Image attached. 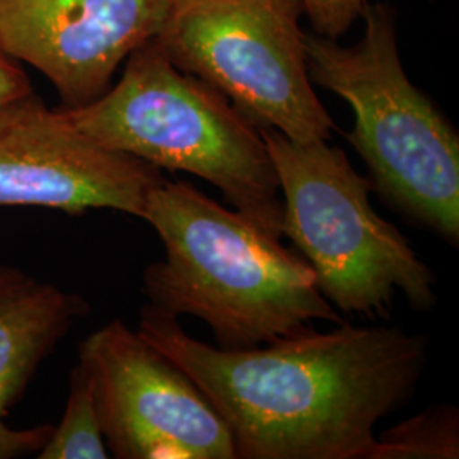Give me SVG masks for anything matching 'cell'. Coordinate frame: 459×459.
Masks as SVG:
<instances>
[{
    "instance_id": "277c9868",
    "label": "cell",
    "mask_w": 459,
    "mask_h": 459,
    "mask_svg": "<svg viewBox=\"0 0 459 459\" xmlns=\"http://www.w3.org/2000/svg\"><path fill=\"white\" fill-rule=\"evenodd\" d=\"M362 19L352 47L305 33L310 79L351 106L354 126L345 136L373 191L409 223L458 246V132L407 77L392 9L368 4Z\"/></svg>"
},
{
    "instance_id": "8fae6325",
    "label": "cell",
    "mask_w": 459,
    "mask_h": 459,
    "mask_svg": "<svg viewBox=\"0 0 459 459\" xmlns=\"http://www.w3.org/2000/svg\"><path fill=\"white\" fill-rule=\"evenodd\" d=\"M109 449L104 441L92 377L79 362L70 373L65 411L53 427L39 459H104Z\"/></svg>"
},
{
    "instance_id": "5b68a950",
    "label": "cell",
    "mask_w": 459,
    "mask_h": 459,
    "mask_svg": "<svg viewBox=\"0 0 459 459\" xmlns=\"http://www.w3.org/2000/svg\"><path fill=\"white\" fill-rule=\"evenodd\" d=\"M278 174L282 237L303 254L318 291L349 315L388 316L394 296L436 303V276L409 240L371 206V181L328 142L301 143L259 126Z\"/></svg>"
},
{
    "instance_id": "7c38bea8",
    "label": "cell",
    "mask_w": 459,
    "mask_h": 459,
    "mask_svg": "<svg viewBox=\"0 0 459 459\" xmlns=\"http://www.w3.org/2000/svg\"><path fill=\"white\" fill-rule=\"evenodd\" d=\"M459 411L437 405L390 427L377 437L371 459H458Z\"/></svg>"
},
{
    "instance_id": "3957f363",
    "label": "cell",
    "mask_w": 459,
    "mask_h": 459,
    "mask_svg": "<svg viewBox=\"0 0 459 459\" xmlns=\"http://www.w3.org/2000/svg\"><path fill=\"white\" fill-rule=\"evenodd\" d=\"M64 111L102 147L212 182L237 212L281 240L282 197L259 126L176 65L157 39L133 51L106 94Z\"/></svg>"
},
{
    "instance_id": "ba28073f",
    "label": "cell",
    "mask_w": 459,
    "mask_h": 459,
    "mask_svg": "<svg viewBox=\"0 0 459 459\" xmlns=\"http://www.w3.org/2000/svg\"><path fill=\"white\" fill-rule=\"evenodd\" d=\"M164 179L160 169L99 145L34 92L0 108V208L142 218L150 191Z\"/></svg>"
},
{
    "instance_id": "52a82bcc",
    "label": "cell",
    "mask_w": 459,
    "mask_h": 459,
    "mask_svg": "<svg viewBox=\"0 0 459 459\" xmlns=\"http://www.w3.org/2000/svg\"><path fill=\"white\" fill-rule=\"evenodd\" d=\"M108 449L119 459H237L225 420L195 381L113 320L79 347Z\"/></svg>"
},
{
    "instance_id": "9a60e30c",
    "label": "cell",
    "mask_w": 459,
    "mask_h": 459,
    "mask_svg": "<svg viewBox=\"0 0 459 459\" xmlns=\"http://www.w3.org/2000/svg\"><path fill=\"white\" fill-rule=\"evenodd\" d=\"M191 2H204V0H172L174 7H178V5H184V4H191Z\"/></svg>"
},
{
    "instance_id": "6da1fadb",
    "label": "cell",
    "mask_w": 459,
    "mask_h": 459,
    "mask_svg": "<svg viewBox=\"0 0 459 459\" xmlns=\"http://www.w3.org/2000/svg\"><path fill=\"white\" fill-rule=\"evenodd\" d=\"M136 332L208 398L237 459H371L375 427L409 403L427 361L426 337L385 325L342 322L225 351L147 305Z\"/></svg>"
},
{
    "instance_id": "30bf717a",
    "label": "cell",
    "mask_w": 459,
    "mask_h": 459,
    "mask_svg": "<svg viewBox=\"0 0 459 459\" xmlns=\"http://www.w3.org/2000/svg\"><path fill=\"white\" fill-rule=\"evenodd\" d=\"M91 310L82 296L0 264V459L39 453L53 426L7 422L38 366Z\"/></svg>"
},
{
    "instance_id": "9c48e42d",
    "label": "cell",
    "mask_w": 459,
    "mask_h": 459,
    "mask_svg": "<svg viewBox=\"0 0 459 459\" xmlns=\"http://www.w3.org/2000/svg\"><path fill=\"white\" fill-rule=\"evenodd\" d=\"M172 11V0H0V48L41 72L62 108L75 109L106 94Z\"/></svg>"
},
{
    "instance_id": "5bb4252c",
    "label": "cell",
    "mask_w": 459,
    "mask_h": 459,
    "mask_svg": "<svg viewBox=\"0 0 459 459\" xmlns=\"http://www.w3.org/2000/svg\"><path fill=\"white\" fill-rule=\"evenodd\" d=\"M34 92L22 65L0 48V108Z\"/></svg>"
},
{
    "instance_id": "7a4b0ae2",
    "label": "cell",
    "mask_w": 459,
    "mask_h": 459,
    "mask_svg": "<svg viewBox=\"0 0 459 459\" xmlns=\"http://www.w3.org/2000/svg\"><path fill=\"white\" fill-rule=\"evenodd\" d=\"M142 220L165 248L164 261L143 273L148 305L203 320L220 349H255L313 322H344L303 257L193 184L164 179L150 191Z\"/></svg>"
},
{
    "instance_id": "8992f818",
    "label": "cell",
    "mask_w": 459,
    "mask_h": 459,
    "mask_svg": "<svg viewBox=\"0 0 459 459\" xmlns=\"http://www.w3.org/2000/svg\"><path fill=\"white\" fill-rule=\"evenodd\" d=\"M298 0H204L174 7L155 39L255 126L328 142L335 128L308 74Z\"/></svg>"
},
{
    "instance_id": "4fadbf2b",
    "label": "cell",
    "mask_w": 459,
    "mask_h": 459,
    "mask_svg": "<svg viewBox=\"0 0 459 459\" xmlns=\"http://www.w3.org/2000/svg\"><path fill=\"white\" fill-rule=\"evenodd\" d=\"M301 14H307L313 33L339 39L361 19L369 0H298Z\"/></svg>"
}]
</instances>
